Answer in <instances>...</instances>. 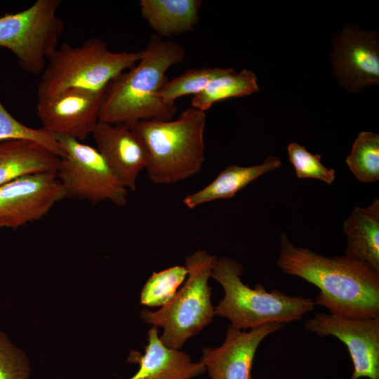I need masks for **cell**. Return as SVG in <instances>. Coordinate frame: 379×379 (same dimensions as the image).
<instances>
[{"mask_svg":"<svg viewBox=\"0 0 379 379\" xmlns=\"http://www.w3.org/2000/svg\"><path fill=\"white\" fill-rule=\"evenodd\" d=\"M187 276V270L182 265L154 272L142 289L141 303L150 307L165 305L175 295Z\"/></svg>","mask_w":379,"mask_h":379,"instance_id":"603a6c76","label":"cell"},{"mask_svg":"<svg viewBox=\"0 0 379 379\" xmlns=\"http://www.w3.org/2000/svg\"><path fill=\"white\" fill-rule=\"evenodd\" d=\"M277 265L284 273L314 284V300L333 314L364 319L379 317V273L346 255L326 257L294 246L281 234Z\"/></svg>","mask_w":379,"mask_h":379,"instance_id":"6da1fadb","label":"cell"},{"mask_svg":"<svg viewBox=\"0 0 379 379\" xmlns=\"http://www.w3.org/2000/svg\"><path fill=\"white\" fill-rule=\"evenodd\" d=\"M346 163L361 182H373L379 179V134L362 131L354 140Z\"/></svg>","mask_w":379,"mask_h":379,"instance_id":"44dd1931","label":"cell"},{"mask_svg":"<svg viewBox=\"0 0 379 379\" xmlns=\"http://www.w3.org/2000/svg\"><path fill=\"white\" fill-rule=\"evenodd\" d=\"M284 324L271 323L245 331L229 325L218 347H205L200 362L211 379H253L252 368L261 342Z\"/></svg>","mask_w":379,"mask_h":379,"instance_id":"4fadbf2b","label":"cell"},{"mask_svg":"<svg viewBox=\"0 0 379 379\" xmlns=\"http://www.w3.org/2000/svg\"><path fill=\"white\" fill-rule=\"evenodd\" d=\"M25 139L41 143L60 157L62 150L54 134L44 128L29 127L14 118L0 101V142Z\"/></svg>","mask_w":379,"mask_h":379,"instance_id":"cb8c5ba5","label":"cell"},{"mask_svg":"<svg viewBox=\"0 0 379 379\" xmlns=\"http://www.w3.org/2000/svg\"><path fill=\"white\" fill-rule=\"evenodd\" d=\"M29 373L25 354L0 331V379H28Z\"/></svg>","mask_w":379,"mask_h":379,"instance_id":"484cf974","label":"cell"},{"mask_svg":"<svg viewBox=\"0 0 379 379\" xmlns=\"http://www.w3.org/2000/svg\"><path fill=\"white\" fill-rule=\"evenodd\" d=\"M346 256L359 261L379 273V200L367 207L355 206L345 220Z\"/></svg>","mask_w":379,"mask_h":379,"instance_id":"2e32d148","label":"cell"},{"mask_svg":"<svg viewBox=\"0 0 379 379\" xmlns=\"http://www.w3.org/2000/svg\"><path fill=\"white\" fill-rule=\"evenodd\" d=\"M128 360L138 363L140 368L126 379H192L206 371L204 366L200 361L193 362L187 353L167 347L154 326L148 331L145 354L132 352Z\"/></svg>","mask_w":379,"mask_h":379,"instance_id":"9a60e30c","label":"cell"},{"mask_svg":"<svg viewBox=\"0 0 379 379\" xmlns=\"http://www.w3.org/2000/svg\"><path fill=\"white\" fill-rule=\"evenodd\" d=\"M185 58V48L179 43L156 34L151 36L138 62L106 87L99 121L130 125L140 121L172 120L176 106L165 104L158 93L168 81V69L183 62Z\"/></svg>","mask_w":379,"mask_h":379,"instance_id":"7a4b0ae2","label":"cell"},{"mask_svg":"<svg viewBox=\"0 0 379 379\" xmlns=\"http://www.w3.org/2000/svg\"><path fill=\"white\" fill-rule=\"evenodd\" d=\"M141 57L142 51H111L98 37L77 46L64 43L47 58L37 87L38 100L73 88L105 91L111 81L134 67Z\"/></svg>","mask_w":379,"mask_h":379,"instance_id":"5b68a950","label":"cell"},{"mask_svg":"<svg viewBox=\"0 0 379 379\" xmlns=\"http://www.w3.org/2000/svg\"><path fill=\"white\" fill-rule=\"evenodd\" d=\"M141 15L156 35L162 37L185 33L199 20L200 0H140Z\"/></svg>","mask_w":379,"mask_h":379,"instance_id":"d6986e66","label":"cell"},{"mask_svg":"<svg viewBox=\"0 0 379 379\" xmlns=\"http://www.w3.org/2000/svg\"><path fill=\"white\" fill-rule=\"evenodd\" d=\"M105 91L73 88L38 100L36 111L42 128L54 135L84 140L99 122Z\"/></svg>","mask_w":379,"mask_h":379,"instance_id":"7c38bea8","label":"cell"},{"mask_svg":"<svg viewBox=\"0 0 379 379\" xmlns=\"http://www.w3.org/2000/svg\"><path fill=\"white\" fill-rule=\"evenodd\" d=\"M225 68L204 67L189 69L182 74L168 80L161 88L158 95L166 105H175L180 97L196 95L201 92L208 84L224 71Z\"/></svg>","mask_w":379,"mask_h":379,"instance_id":"7402d4cb","label":"cell"},{"mask_svg":"<svg viewBox=\"0 0 379 379\" xmlns=\"http://www.w3.org/2000/svg\"><path fill=\"white\" fill-rule=\"evenodd\" d=\"M60 157L34 140H9L0 142V186L36 173L56 172Z\"/></svg>","mask_w":379,"mask_h":379,"instance_id":"e0dca14e","label":"cell"},{"mask_svg":"<svg viewBox=\"0 0 379 379\" xmlns=\"http://www.w3.org/2000/svg\"><path fill=\"white\" fill-rule=\"evenodd\" d=\"M206 124V113L190 107L175 120H147L127 125L145 146V169L152 182L175 183L201 172L205 161Z\"/></svg>","mask_w":379,"mask_h":379,"instance_id":"3957f363","label":"cell"},{"mask_svg":"<svg viewBox=\"0 0 379 379\" xmlns=\"http://www.w3.org/2000/svg\"><path fill=\"white\" fill-rule=\"evenodd\" d=\"M92 135L95 148L117 179L126 189L135 191L137 179L148 160L141 139L127 125L100 121Z\"/></svg>","mask_w":379,"mask_h":379,"instance_id":"5bb4252c","label":"cell"},{"mask_svg":"<svg viewBox=\"0 0 379 379\" xmlns=\"http://www.w3.org/2000/svg\"><path fill=\"white\" fill-rule=\"evenodd\" d=\"M242 265L233 258H217L211 277L220 284L224 297L215 307V314L227 318L232 326L244 330L271 323L299 321L314 310V300L288 295L280 291H267L262 284L254 288L241 279Z\"/></svg>","mask_w":379,"mask_h":379,"instance_id":"277c9868","label":"cell"},{"mask_svg":"<svg viewBox=\"0 0 379 379\" xmlns=\"http://www.w3.org/2000/svg\"><path fill=\"white\" fill-rule=\"evenodd\" d=\"M217 258L206 251L197 250L185 259L188 277L173 298L155 312L143 310L142 319L164 328L160 338L169 348L179 350L185 341L199 333L214 317L208 285Z\"/></svg>","mask_w":379,"mask_h":379,"instance_id":"8992f818","label":"cell"},{"mask_svg":"<svg viewBox=\"0 0 379 379\" xmlns=\"http://www.w3.org/2000/svg\"><path fill=\"white\" fill-rule=\"evenodd\" d=\"M378 32L360 30L347 25L333 36L332 74L349 93L379 83Z\"/></svg>","mask_w":379,"mask_h":379,"instance_id":"8fae6325","label":"cell"},{"mask_svg":"<svg viewBox=\"0 0 379 379\" xmlns=\"http://www.w3.org/2000/svg\"><path fill=\"white\" fill-rule=\"evenodd\" d=\"M305 328L319 336L333 335L347 347L353 372L349 379H379V317L357 319L317 313Z\"/></svg>","mask_w":379,"mask_h":379,"instance_id":"30bf717a","label":"cell"},{"mask_svg":"<svg viewBox=\"0 0 379 379\" xmlns=\"http://www.w3.org/2000/svg\"><path fill=\"white\" fill-rule=\"evenodd\" d=\"M56 172L25 175L0 186V228L15 229L43 218L65 198Z\"/></svg>","mask_w":379,"mask_h":379,"instance_id":"9c48e42d","label":"cell"},{"mask_svg":"<svg viewBox=\"0 0 379 379\" xmlns=\"http://www.w3.org/2000/svg\"><path fill=\"white\" fill-rule=\"evenodd\" d=\"M281 165V160L274 156H269L262 164L254 166L230 165L206 187L187 194L183 204L192 209L215 200L231 198L254 180Z\"/></svg>","mask_w":379,"mask_h":379,"instance_id":"ac0fdd59","label":"cell"},{"mask_svg":"<svg viewBox=\"0 0 379 379\" xmlns=\"http://www.w3.org/2000/svg\"><path fill=\"white\" fill-rule=\"evenodd\" d=\"M55 135L62 150L56 175L66 197L91 204L105 201L119 206L126 204L128 189L95 147L71 137Z\"/></svg>","mask_w":379,"mask_h":379,"instance_id":"ba28073f","label":"cell"},{"mask_svg":"<svg viewBox=\"0 0 379 379\" xmlns=\"http://www.w3.org/2000/svg\"><path fill=\"white\" fill-rule=\"evenodd\" d=\"M60 4V0H37L22 11L0 17V46L16 55L24 72L42 73L48 56L57 48L65 29L56 14Z\"/></svg>","mask_w":379,"mask_h":379,"instance_id":"52a82bcc","label":"cell"},{"mask_svg":"<svg viewBox=\"0 0 379 379\" xmlns=\"http://www.w3.org/2000/svg\"><path fill=\"white\" fill-rule=\"evenodd\" d=\"M288 159L298 178H314L331 185L335 178V171L321 163V154L309 152L305 147L291 142L287 148Z\"/></svg>","mask_w":379,"mask_h":379,"instance_id":"d4e9b609","label":"cell"},{"mask_svg":"<svg viewBox=\"0 0 379 379\" xmlns=\"http://www.w3.org/2000/svg\"><path fill=\"white\" fill-rule=\"evenodd\" d=\"M258 90L257 77L252 71L244 69L237 72L232 68H225L201 92L193 96L192 107L205 112L216 102L251 95Z\"/></svg>","mask_w":379,"mask_h":379,"instance_id":"ffe728a7","label":"cell"}]
</instances>
